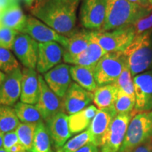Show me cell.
<instances>
[{
    "label": "cell",
    "instance_id": "18",
    "mask_svg": "<svg viewBox=\"0 0 152 152\" xmlns=\"http://www.w3.org/2000/svg\"><path fill=\"white\" fill-rule=\"evenodd\" d=\"M22 71L19 68L7 75L0 87V105L13 106L21 94Z\"/></svg>",
    "mask_w": 152,
    "mask_h": 152
},
{
    "label": "cell",
    "instance_id": "15",
    "mask_svg": "<svg viewBox=\"0 0 152 152\" xmlns=\"http://www.w3.org/2000/svg\"><path fill=\"white\" fill-rule=\"evenodd\" d=\"M70 68L68 64H60L43 75L49 88L61 99L64 98L71 84Z\"/></svg>",
    "mask_w": 152,
    "mask_h": 152
},
{
    "label": "cell",
    "instance_id": "20",
    "mask_svg": "<svg viewBox=\"0 0 152 152\" xmlns=\"http://www.w3.org/2000/svg\"><path fill=\"white\" fill-rule=\"evenodd\" d=\"M106 54L107 52L91 37L90 45L85 52L64 61L66 64L71 65L95 66L99 61Z\"/></svg>",
    "mask_w": 152,
    "mask_h": 152
},
{
    "label": "cell",
    "instance_id": "23",
    "mask_svg": "<svg viewBox=\"0 0 152 152\" xmlns=\"http://www.w3.org/2000/svg\"><path fill=\"white\" fill-rule=\"evenodd\" d=\"M68 39V46L64 48V60L77 56L86 50L91 41V31L84 30L73 33Z\"/></svg>",
    "mask_w": 152,
    "mask_h": 152
},
{
    "label": "cell",
    "instance_id": "36",
    "mask_svg": "<svg viewBox=\"0 0 152 152\" xmlns=\"http://www.w3.org/2000/svg\"><path fill=\"white\" fill-rule=\"evenodd\" d=\"M19 143L20 142L15 130L7 132L4 134L3 148L7 151H9L11 147Z\"/></svg>",
    "mask_w": 152,
    "mask_h": 152
},
{
    "label": "cell",
    "instance_id": "1",
    "mask_svg": "<svg viewBox=\"0 0 152 152\" xmlns=\"http://www.w3.org/2000/svg\"><path fill=\"white\" fill-rule=\"evenodd\" d=\"M81 0H39L32 6L34 17L61 35H71L75 27L77 10ZM67 37V36H66Z\"/></svg>",
    "mask_w": 152,
    "mask_h": 152
},
{
    "label": "cell",
    "instance_id": "14",
    "mask_svg": "<svg viewBox=\"0 0 152 152\" xmlns=\"http://www.w3.org/2000/svg\"><path fill=\"white\" fill-rule=\"evenodd\" d=\"M64 48L56 42L39 43V53L36 70L45 74L60 64L64 56Z\"/></svg>",
    "mask_w": 152,
    "mask_h": 152
},
{
    "label": "cell",
    "instance_id": "38",
    "mask_svg": "<svg viewBox=\"0 0 152 152\" xmlns=\"http://www.w3.org/2000/svg\"><path fill=\"white\" fill-rule=\"evenodd\" d=\"M75 152H99L98 147L94 145L92 142L85 144L80 149L77 150Z\"/></svg>",
    "mask_w": 152,
    "mask_h": 152
},
{
    "label": "cell",
    "instance_id": "28",
    "mask_svg": "<svg viewBox=\"0 0 152 152\" xmlns=\"http://www.w3.org/2000/svg\"><path fill=\"white\" fill-rule=\"evenodd\" d=\"M20 124L14 108L0 105V131L4 134L14 131Z\"/></svg>",
    "mask_w": 152,
    "mask_h": 152
},
{
    "label": "cell",
    "instance_id": "5",
    "mask_svg": "<svg viewBox=\"0 0 152 152\" xmlns=\"http://www.w3.org/2000/svg\"><path fill=\"white\" fill-rule=\"evenodd\" d=\"M91 37L107 53L123 52L134 40L136 33L133 26H128L107 32L91 31Z\"/></svg>",
    "mask_w": 152,
    "mask_h": 152
},
{
    "label": "cell",
    "instance_id": "2",
    "mask_svg": "<svg viewBox=\"0 0 152 152\" xmlns=\"http://www.w3.org/2000/svg\"><path fill=\"white\" fill-rule=\"evenodd\" d=\"M128 0H107L104 23L101 32H107L117 28L132 26L148 11Z\"/></svg>",
    "mask_w": 152,
    "mask_h": 152
},
{
    "label": "cell",
    "instance_id": "40",
    "mask_svg": "<svg viewBox=\"0 0 152 152\" xmlns=\"http://www.w3.org/2000/svg\"><path fill=\"white\" fill-rule=\"evenodd\" d=\"M15 0H0V15Z\"/></svg>",
    "mask_w": 152,
    "mask_h": 152
},
{
    "label": "cell",
    "instance_id": "24",
    "mask_svg": "<svg viewBox=\"0 0 152 152\" xmlns=\"http://www.w3.org/2000/svg\"><path fill=\"white\" fill-rule=\"evenodd\" d=\"M98 111L94 105H90L82 111L69 115V126L72 134L83 132L90 127L93 118Z\"/></svg>",
    "mask_w": 152,
    "mask_h": 152
},
{
    "label": "cell",
    "instance_id": "26",
    "mask_svg": "<svg viewBox=\"0 0 152 152\" xmlns=\"http://www.w3.org/2000/svg\"><path fill=\"white\" fill-rule=\"evenodd\" d=\"M14 110L19 121L24 123H39L44 120L35 105L19 102L15 104Z\"/></svg>",
    "mask_w": 152,
    "mask_h": 152
},
{
    "label": "cell",
    "instance_id": "46",
    "mask_svg": "<svg viewBox=\"0 0 152 152\" xmlns=\"http://www.w3.org/2000/svg\"><path fill=\"white\" fill-rule=\"evenodd\" d=\"M149 1L150 2V4H151V5H152V0H149Z\"/></svg>",
    "mask_w": 152,
    "mask_h": 152
},
{
    "label": "cell",
    "instance_id": "29",
    "mask_svg": "<svg viewBox=\"0 0 152 152\" xmlns=\"http://www.w3.org/2000/svg\"><path fill=\"white\" fill-rule=\"evenodd\" d=\"M37 124V123H21L15 130L19 142L26 151L32 152Z\"/></svg>",
    "mask_w": 152,
    "mask_h": 152
},
{
    "label": "cell",
    "instance_id": "33",
    "mask_svg": "<svg viewBox=\"0 0 152 152\" xmlns=\"http://www.w3.org/2000/svg\"><path fill=\"white\" fill-rule=\"evenodd\" d=\"M135 97H133L123 91L118 90L117 99L114 104V107L118 113H130L135 106Z\"/></svg>",
    "mask_w": 152,
    "mask_h": 152
},
{
    "label": "cell",
    "instance_id": "10",
    "mask_svg": "<svg viewBox=\"0 0 152 152\" xmlns=\"http://www.w3.org/2000/svg\"><path fill=\"white\" fill-rule=\"evenodd\" d=\"M12 50L25 68L36 69L39 43L30 35L19 33L15 39Z\"/></svg>",
    "mask_w": 152,
    "mask_h": 152
},
{
    "label": "cell",
    "instance_id": "19",
    "mask_svg": "<svg viewBox=\"0 0 152 152\" xmlns=\"http://www.w3.org/2000/svg\"><path fill=\"white\" fill-rule=\"evenodd\" d=\"M39 96V84L35 70L24 68L22 70L20 102L28 104H36Z\"/></svg>",
    "mask_w": 152,
    "mask_h": 152
},
{
    "label": "cell",
    "instance_id": "41",
    "mask_svg": "<svg viewBox=\"0 0 152 152\" xmlns=\"http://www.w3.org/2000/svg\"><path fill=\"white\" fill-rule=\"evenodd\" d=\"M7 151L8 152H25L26 151V149H24V147L22 146V144L20 143H19L18 144L14 145V147H11V149Z\"/></svg>",
    "mask_w": 152,
    "mask_h": 152
},
{
    "label": "cell",
    "instance_id": "34",
    "mask_svg": "<svg viewBox=\"0 0 152 152\" xmlns=\"http://www.w3.org/2000/svg\"><path fill=\"white\" fill-rule=\"evenodd\" d=\"M136 35H141L152 30V5L150 6L145 14L132 25Z\"/></svg>",
    "mask_w": 152,
    "mask_h": 152
},
{
    "label": "cell",
    "instance_id": "9",
    "mask_svg": "<svg viewBox=\"0 0 152 152\" xmlns=\"http://www.w3.org/2000/svg\"><path fill=\"white\" fill-rule=\"evenodd\" d=\"M22 33L30 35L39 43L56 42L64 48L68 46L69 42L68 37L57 33L56 30L33 16H27L26 26Z\"/></svg>",
    "mask_w": 152,
    "mask_h": 152
},
{
    "label": "cell",
    "instance_id": "22",
    "mask_svg": "<svg viewBox=\"0 0 152 152\" xmlns=\"http://www.w3.org/2000/svg\"><path fill=\"white\" fill-rule=\"evenodd\" d=\"M95 66L73 65L70 68L71 78L83 88L91 92L97 89L94 77Z\"/></svg>",
    "mask_w": 152,
    "mask_h": 152
},
{
    "label": "cell",
    "instance_id": "43",
    "mask_svg": "<svg viewBox=\"0 0 152 152\" xmlns=\"http://www.w3.org/2000/svg\"><path fill=\"white\" fill-rule=\"evenodd\" d=\"M35 1L36 0H23L24 3L26 4V5L28 6V7H31L32 6L35 4Z\"/></svg>",
    "mask_w": 152,
    "mask_h": 152
},
{
    "label": "cell",
    "instance_id": "44",
    "mask_svg": "<svg viewBox=\"0 0 152 152\" xmlns=\"http://www.w3.org/2000/svg\"><path fill=\"white\" fill-rule=\"evenodd\" d=\"M4 133L0 131V149L3 148V140H4Z\"/></svg>",
    "mask_w": 152,
    "mask_h": 152
},
{
    "label": "cell",
    "instance_id": "11",
    "mask_svg": "<svg viewBox=\"0 0 152 152\" xmlns=\"http://www.w3.org/2000/svg\"><path fill=\"white\" fill-rule=\"evenodd\" d=\"M94 99V93L89 92L76 83H71L62 99V111L73 115L88 106Z\"/></svg>",
    "mask_w": 152,
    "mask_h": 152
},
{
    "label": "cell",
    "instance_id": "21",
    "mask_svg": "<svg viewBox=\"0 0 152 152\" xmlns=\"http://www.w3.org/2000/svg\"><path fill=\"white\" fill-rule=\"evenodd\" d=\"M27 16L24 14L18 0H15L0 15V25L22 33Z\"/></svg>",
    "mask_w": 152,
    "mask_h": 152
},
{
    "label": "cell",
    "instance_id": "48",
    "mask_svg": "<svg viewBox=\"0 0 152 152\" xmlns=\"http://www.w3.org/2000/svg\"><path fill=\"white\" fill-rule=\"evenodd\" d=\"M25 152H28V151H25Z\"/></svg>",
    "mask_w": 152,
    "mask_h": 152
},
{
    "label": "cell",
    "instance_id": "13",
    "mask_svg": "<svg viewBox=\"0 0 152 152\" xmlns=\"http://www.w3.org/2000/svg\"><path fill=\"white\" fill-rule=\"evenodd\" d=\"M133 83L136 101L134 111H149L152 109V71L134 76Z\"/></svg>",
    "mask_w": 152,
    "mask_h": 152
},
{
    "label": "cell",
    "instance_id": "8",
    "mask_svg": "<svg viewBox=\"0 0 152 152\" xmlns=\"http://www.w3.org/2000/svg\"><path fill=\"white\" fill-rule=\"evenodd\" d=\"M107 0H83L80 10L82 26L91 31L100 30L106 17Z\"/></svg>",
    "mask_w": 152,
    "mask_h": 152
},
{
    "label": "cell",
    "instance_id": "17",
    "mask_svg": "<svg viewBox=\"0 0 152 152\" xmlns=\"http://www.w3.org/2000/svg\"><path fill=\"white\" fill-rule=\"evenodd\" d=\"M46 125L57 149L62 147L72 135L69 126V115L64 112H59L47 121Z\"/></svg>",
    "mask_w": 152,
    "mask_h": 152
},
{
    "label": "cell",
    "instance_id": "16",
    "mask_svg": "<svg viewBox=\"0 0 152 152\" xmlns=\"http://www.w3.org/2000/svg\"><path fill=\"white\" fill-rule=\"evenodd\" d=\"M117 114L114 106L104 109H98L97 113L88 128L91 136V142L96 147H100L104 134Z\"/></svg>",
    "mask_w": 152,
    "mask_h": 152
},
{
    "label": "cell",
    "instance_id": "42",
    "mask_svg": "<svg viewBox=\"0 0 152 152\" xmlns=\"http://www.w3.org/2000/svg\"><path fill=\"white\" fill-rule=\"evenodd\" d=\"M7 74L4 73L1 71H0V87H1V85H2V83H4V81L5 80L6 77H7Z\"/></svg>",
    "mask_w": 152,
    "mask_h": 152
},
{
    "label": "cell",
    "instance_id": "31",
    "mask_svg": "<svg viewBox=\"0 0 152 152\" xmlns=\"http://www.w3.org/2000/svg\"><path fill=\"white\" fill-rule=\"evenodd\" d=\"M113 84L115 85L119 90L123 91V92L126 93L131 96L135 97L133 78L128 64L125 65L122 73Z\"/></svg>",
    "mask_w": 152,
    "mask_h": 152
},
{
    "label": "cell",
    "instance_id": "30",
    "mask_svg": "<svg viewBox=\"0 0 152 152\" xmlns=\"http://www.w3.org/2000/svg\"><path fill=\"white\" fill-rule=\"evenodd\" d=\"M90 142H91L90 133L87 130L66 142L62 147L57 149V152H75Z\"/></svg>",
    "mask_w": 152,
    "mask_h": 152
},
{
    "label": "cell",
    "instance_id": "32",
    "mask_svg": "<svg viewBox=\"0 0 152 152\" xmlns=\"http://www.w3.org/2000/svg\"><path fill=\"white\" fill-rule=\"evenodd\" d=\"M19 68L18 61L9 49L0 47V71L8 75Z\"/></svg>",
    "mask_w": 152,
    "mask_h": 152
},
{
    "label": "cell",
    "instance_id": "47",
    "mask_svg": "<svg viewBox=\"0 0 152 152\" xmlns=\"http://www.w3.org/2000/svg\"><path fill=\"white\" fill-rule=\"evenodd\" d=\"M36 1H39V0H36Z\"/></svg>",
    "mask_w": 152,
    "mask_h": 152
},
{
    "label": "cell",
    "instance_id": "6",
    "mask_svg": "<svg viewBox=\"0 0 152 152\" xmlns=\"http://www.w3.org/2000/svg\"><path fill=\"white\" fill-rule=\"evenodd\" d=\"M127 64L124 52H110L95 66L94 77L98 87L115 83Z\"/></svg>",
    "mask_w": 152,
    "mask_h": 152
},
{
    "label": "cell",
    "instance_id": "7",
    "mask_svg": "<svg viewBox=\"0 0 152 152\" xmlns=\"http://www.w3.org/2000/svg\"><path fill=\"white\" fill-rule=\"evenodd\" d=\"M134 114L118 113L102 140L100 148L102 152H118L124 140L129 123Z\"/></svg>",
    "mask_w": 152,
    "mask_h": 152
},
{
    "label": "cell",
    "instance_id": "12",
    "mask_svg": "<svg viewBox=\"0 0 152 152\" xmlns=\"http://www.w3.org/2000/svg\"><path fill=\"white\" fill-rule=\"evenodd\" d=\"M38 78L39 96L35 106L40 112L44 121H47L56 114L62 111V99L58 97L49 88L44 80L43 76L38 75Z\"/></svg>",
    "mask_w": 152,
    "mask_h": 152
},
{
    "label": "cell",
    "instance_id": "35",
    "mask_svg": "<svg viewBox=\"0 0 152 152\" xmlns=\"http://www.w3.org/2000/svg\"><path fill=\"white\" fill-rule=\"evenodd\" d=\"M19 32L0 25V47L12 49L15 39Z\"/></svg>",
    "mask_w": 152,
    "mask_h": 152
},
{
    "label": "cell",
    "instance_id": "37",
    "mask_svg": "<svg viewBox=\"0 0 152 152\" xmlns=\"http://www.w3.org/2000/svg\"><path fill=\"white\" fill-rule=\"evenodd\" d=\"M132 152H152V139L135 148Z\"/></svg>",
    "mask_w": 152,
    "mask_h": 152
},
{
    "label": "cell",
    "instance_id": "25",
    "mask_svg": "<svg viewBox=\"0 0 152 152\" xmlns=\"http://www.w3.org/2000/svg\"><path fill=\"white\" fill-rule=\"evenodd\" d=\"M118 88L111 84L98 87L94 92L93 102L99 109L114 106L117 99Z\"/></svg>",
    "mask_w": 152,
    "mask_h": 152
},
{
    "label": "cell",
    "instance_id": "4",
    "mask_svg": "<svg viewBox=\"0 0 152 152\" xmlns=\"http://www.w3.org/2000/svg\"><path fill=\"white\" fill-rule=\"evenodd\" d=\"M152 139V111L140 112L132 118L118 152H132Z\"/></svg>",
    "mask_w": 152,
    "mask_h": 152
},
{
    "label": "cell",
    "instance_id": "45",
    "mask_svg": "<svg viewBox=\"0 0 152 152\" xmlns=\"http://www.w3.org/2000/svg\"><path fill=\"white\" fill-rule=\"evenodd\" d=\"M0 152H8L7 151V150L4 149V148H1V149H0Z\"/></svg>",
    "mask_w": 152,
    "mask_h": 152
},
{
    "label": "cell",
    "instance_id": "39",
    "mask_svg": "<svg viewBox=\"0 0 152 152\" xmlns=\"http://www.w3.org/2000/svg\"><path fill=\"white\" fill-rule=\"evenodd\" d=\"M130 1L131 3L135 4L140 7H144V8H148L151 6V4L149 1V0H128Z\"/></svg>",
    "mask_w": 152,
    "mask_h": 152
},
{
    "label": "cell",
    "instance_id": "3",
    "mask_svg": "<svg viewBox=\"0 0 152 152\" xmlns=\"http://www.w3.org/2000/svg\"><path fill=\"white\" fill-rule=\"evenodd\" d=\"M124 54L132 77L152 67L151 32L136 35Z\"/></svg>",
    "mask_w": 152,
    "mask_h": 152
},
{
    "label": "cell",
    "instance_id": "27",
    "mask_svg": "<svg viewBox=\"0 0 152 152\" xmlns=\"http://www.w3.org/2000/svg\"><path fill=\"white\" fill-rule=\"evenodd\" d=\"M50 137L46 124L43 121L37 123L32 152H53Z\"/></svg>",
    "mask_w": 152,
    "mask_h": 152
}]
</instances>
